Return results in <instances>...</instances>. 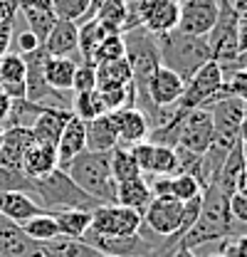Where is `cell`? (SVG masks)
Segmentation results:
<instances>
[{"label": "cell", "instance_id": "cell-1", "mask_svg": "<svg viewBox=\"0 0 247 257\" xmlns=\"http://www.w3.org/2000/svg\"><path fill=\"white\" fill-rule=\"evenodd\" d=\"M242 232H237V223L232 220L230 213V195L222 193L215 183H210L203 191V203H200V215L193 223L181 240L178 247L193 250L200 247L205 242H220L225 237H237Z\"/></svg>", "mask_w": 247, "mask_h": 257}, {"label": "cell", "instance_id": "cell-2", "mask_svg": "<svg viewBox=\"0 0 247 257\" xmlns=\"http://www.w3.org/2000/svg\"><path fill=\"white\" fill-rule=\"evenodd\" d=\"M156 45H158L161 64L173 69L183 82H188L203 64L213 60V50H210L205 35H188V32L173 30L158 35Z\"/></svg>", "mask_w": 247, "mask_h": 257}, {"label": "cell", "instance_id": "cell-3", "mask_svg": "<svg viewBox=\"0 0 247 257\" xmlns=\"http://www.w3.org/2000/svg\"><path fill=\"white\" fill-rule=\"evenodd\" d=\"M69 178L101 205L116 203V181L111 176V151H82L64 168Z\"/></svg>", "mask_w": 247, "mask_h": 257}, {"label": "cell", "instance_id": "cell-4", "mask_svg": "<svg viewBox=\"0 0 247 257\" xmlns=\"http://www.w3.org/2000/svg\"><path fill=\"white\" fill-rule=\"evenodd\" d=\"M32 198L50 213L55 210H94L101 205L96 198L87 191H82L67 171L55 168L52 173L42 178H32Z\"/></svg>", "mask_w": 247, "mask_h": 257}, {"label": "cell", "instance_id": "cell-5", "mask_svg": "<svg viewBox=\"0 0 247 257\" xmlns=\"http://www.w3.org/2000/svg\"><path fill=\"white\" fill-rule=\"evenodd\" d=\"M124 42H126V62L131 67V77H134V87H136V99L146 94V84L156 72V67L161 64L158 60V45H156V35L149 32L144 25L134 28V30L124 32Z\"/></svg>", "mask_w": 247, "mask_h": 257}, {"label": "cell", "instance_id": "cell-6", "mask_svg": "<svg viewBox=\"0 0 247 257\" xmlns=\"http://www.w3.org/2000/svg\"><path fill=\"white\" fill-rule=\"evenodd\" d=\"M205 37L215 62L225 64L240 57V13L232 0H217V20Z\"/></svg>", "mask_w": 247, "mask_h": 257}, {"label": "cell", "instance_id": "cell-7", "mask_svg": "<svg viewBox=\"0 0 247 257\" xmlns=\"http://www.w3.org/2000/svg\"><path fill=\"white\" fill-rule=\"evenodd\" d=\"M222 84H225V77H222V69L215 60H210L208 64H203L188 82H185V89L181 101L176 104L178 109H208L213 101H217L222 94Z\"/></svg>", "mask_w": 247, "mask_h": 257}, {"label": "cell", "instance_id": "cell-8", "mask_svg": "<svg viewBox=\"0 0 247 257\" xmlns=\"http://www.w3.org/2000/svg\"><path fill=\"white\" fill-rule=\"evenodd\" d=\"M210 116H213V131H215V141L213 146L220 151H230L232 144L240 139V128L245 121L247 114V104L242 99H235V96H220L217 101H213L208 106Z\"/></svg>", "mask_w": 247, "mask_h": 257}, {"label": "cell", "instance_id": "cell-9", "mask_svg": "<svg viewBox=\"0 0 247 257\" xmlns=\"http://www.w3.org/2000/svg\"><path fill=\"white\" fill-rule=\"evenodd\" d=\"M144 225V215L134 208H126L119 203H106L96 205L92 210V227L99 235H111V237H126L136 235Z\"/></svg>", "mask_w": 247, "mask_h": 257}, {"label": "cell", "instance_id": "cell-10", "mask_svg": "<svg viewBox=\"0 0 247 257\" xmlns=\"http://www.w3.org/2000/svg\"><path fill=\"white\" fill-rule=\"evenodd\" d=\"M215 141L213 131V116L208 109H190L185 111L181 134H178V149L190 151L195 156H203Z\"/></svg>", "mask_w": 247, "mask_h": 257}, {"label": "cell", "instance_id": "cell-11", "mask_svg": "<svg viewBox=\"0 0 247 257\" xmlns=\"http://www.w3.org/2000/svg\"><path fill=\"white\" fill-rule=\"evenodd\" d=\"M131 154H134V159H136L141 173L146 178H151V176H176L178 173V154L171 146L141 141V144L131 146Z\"/></svg>", "mask_w": 247, "mask_h": 257}, {"label": "cell", "instance_id": "cell-12", "mask_svg": "<svg viewBox=\"0 0 247 257\" xmlns=\"http://www.w3.org/2000/svg\"><path fill=\"white\" fill-rule=\"evenodd\" d=\"M139 20L149 32L166 35V32L178 30V18H181V5L178 0H139Z\"/></svg>", "mask_w": 247, "mask_h": 257}, {"label": "cell", "instance_id": "cell-13", "mask_svg": "<svg viewBox=\"0 0 247 257\" xmlns=\"http://www.w3.org/2000/svg\"><path fill=\"white\" fill-rule=\"evenodd\" d=\"M178 30L188 35H208L217 20V0H178Z\"/></svg>", "mask_w": 247, "mask_h": 257}, {"label": "cell", "instance_id": "cell-14", "mask_svg": "<svg viewBox=\"0 0 247 257\" xmlns=\"http://www.w3.org/2000/svg\"><path fill=\"white\" fill-rule=\"evenodd\" d=\"M111 121H114L116 134H119V146L131 149V146H136V144L149 139L151 124L144 116V111L136 109V106H126V109L111 111Z\"/></svg>", "mask_w": 247, "mask_h": 257}, {"label": "cell", "instance_id": "cell-15", "mask_svg": "<svg viewBox=\"0 0 247 257\" xmlns=\"http://www.w3.org/2000/svg\"><path fill=\"white\" fill-rule=\"evenodd\" d=\"M77 42H79V28H77V23L57 18V23L52 25L50 35L45 37L42 47H45V52L50 57H72L74 62L79 64L82 57L77 52Z\"/></svg>", "mask_w": 247, "mask_h": 257}, {"label": "cell", "instance_id": "cell-16", "mask_svg": "<svg viewBox=\"0 0 247 257\" xmlns=\"http://www.w3.org/2000/svg\"><path fill=\"white\" fill-rule=\"evenodd\" d=\"M82 151H87V121H82V119H77L72 114L67 126L62 128L60 141H57V159H60L62 171L72 163V159H77Z\"/></svg>", "mask_w": 247, "mask_h": 257}, {"label": "cell", "instance_id": "cell-17", "mask_svg": "<svg viewBox=\"0 0 247 257\" xmlns=\"http://www.w3.org/2000/svg\"><path fill=\"white\" fill-rule=\"evenodd\" d=\"M35 144V136H32V128H20V126H10L5 128L3 134V141H0V166H8V168H20L23 159Z\"/></svg>", "mask_w": 247, "mask_h": 257}, {"label": "cell", "instance_id": "cell-18", "mask_svg": "<svg viewBox=\"0 0 247 257\" xmlns=\"http://www.w3.org/2000/svg\"><path fill=\"white\" fill-rule=\"evenodd\" d=\"M247 168V146L242 141V136L232 144V149L227 151V156L222 161L220 171H217V178L213 181L217 188L227 195H232L237 188V178L242 176V171Z\"/></svg>", "mask_w": 247, "mask_h": 257}, {"label": "cell", "instance_id": "cell-19", "mask_svg": "<svg viewBox=\"0 0 247 257\" xmlns=\"http://www.w3.org/2000/svg\"><path fill=\"white\" fill-rule=\"evenodd\" d=\"M40 213H45V208L32 198L30 193H20V191L0 193V215L3 218L23 225L25 220H30V218L40 215Z\"/></svg>", "mask_w": 247, "mask_h": 257}, {"label": "cell", "instance_id": "cell-20", "mask_svg": "<svg viewBox=\"0 0 247 257\" xmlns=\"http://www.w3.org/2000/svg\"><path fill=\"white\" fill-rule=\"evenodd\" d=\"M40 242L25 235L23 225L13 223L0 215V255L3 257H30Z\"/></svg>", "mask_w": 247, "mask_h": 257}, {"label": "cell", "instance_id": "cell-21", "mask_svg": "<svg viewBox=\"0 0 247 257\" xmlns=\"http://www.w3.org/2000/svg\"><path fill=\"white\" fill-rule=\"evenodd\" d=\"M0 89L10 99L25 96V57L13 50L0 57Z\"/></svg>", "mask_w": 247, "mask_h": 257}, {"label": "cell", "instance_id": "cell-22", "mask_svg": "<svg viewBox=\"0 0 247 257\" xmlns=\"http://www.w3.org/2000/svg\"><path fill=\"white\" fill-rule=\"evenodd\" d=\"M20 168H23L25 176H30V178H42V176L52 173L55 168H60L57 146L35 141L30 149H28V154H25V159H23V166H20Z\"/></svg>", "mask_w": 247, "mask_h": 257}, {"label": "cell", "instance_id": "cell-23", "mask_svg": "<svg viewBox=\"0 0 247 257\" xmlns=\"http://www.w3.org/2000/svg\"><path fill=\"white\" fill-rule=\"evenodd\" d=\"M69 116H72V111H67V109H50V106H47V109L37 116V121L32 124L35 141L57 146V141H60V136H62V128L67 126Z\"/></svg>", "mask_w": 247, "mask_h": 257}, {"label": "cell", "instance_id": "cell-24", "mask_svg": "<svg viewBox=\"0 0 247 257\" xmlns=\"http://www.w3.org/2000/svg\"><path fill=\"white\" fill-rule=\"evenodd\" d=\"M151 200H154V191H151L146 176H139V178L116 183V203L119 205L134 208V210H139L144 215V210L149 208Z\"/></svg>", "mask_w": 247, "mask_h": 257}, {"label": "cell", "instance_id": "cell-25", "mask_svg": "<svg viewBox=\"0 0 247 257\" xmlns=\"http://www.w3.org/2000/svg\"><path fill=\"white\" fill-rule=\"evenodd\" d=\"M119 146V134L111 121V114H101L87 121V149L89 151H114Z\"/></svg>", "mask_w": 247, "mask_h": 257}, {"label": "cell", "instance_id": "cell-26", "mask_svg": "<svg viewBox=\"0 0 247 257\" xmlns=\"http://www.w3.org/2000/svg\"><path fill=\"white\" fill-rule=\"evenodd\" d=\"M74 72L77 62L72 57H50L45 60V79L52 89L60 92H72V82H74Z\"/></svg>", "mask_w": 247, "mask_h": 257}, {"label": "cell", "instance_id": "cell-27", "mask_svg": "<svg viewBox=\"0 0 247 257\" xmlns=\"http://www.w3.org/2000/svg\"><path fill=\"white\" fill-rule=\"evenodd\" d=\"M129 15V3L126 0H104L94 10V20L106 30V35H121Z\"/></svg>", "mask_w": 247, "mask_h": 257}, {"label": "cell", "instance_id": "cell-28", "mask_svg": "<svg viewBox=\"0 0 247 257\" xmlns=\"http://www.w3.org/2000/svg\"><path fill=\"white\" fill-rule=\"evenodd\" d=\"M42 247L50 257H109L79 237H64V235L50 240V242H42Z\"/></svg>", "mask_w": 247, "mask_h": 257}, {"label": "cell", "instance_id": "cell-29", "mask_svg": "<svg viewBox=\"0 0 247 257\" xmlns=\"http://www.w3.org/2000/svg\"><path fill=\"white\" fill-rule=\"evenodd\" d=\"M131 82H134V77H131V67L126 62V57L96 64V89L126 87V84H131Z\"/></svg>", "mask_w": 247, "mask_h": 257}, {"label": "cell", "instance_id": "cell-30", "mask_svg": "<svg viewBox=\"0 0 247 257\" xmlns=\"http://www.w3.org/2000/svg\"><path fill=\"white\" fill-rule=\"evenodd\" d=\"M47 106L37 104V101H30L28 96H20V99H13L10 104V114L5 119L3 126L10 128V126H20V128H32V124L37 121V116L45 111Z\"/></svg>", "mask_w": 247, "mask_h": 257}, {"label": "cell", "instance_id": "cell-31", "mask_svg": "<svg viewBox=\"0 0 247 257\" xmlns=\"http://www.w3.org/2000/svg\"><path fill=\"white\" fill-rule=\"evenodd\" d=\"M52 215L64 237H82L92 227V210H55Z\"/></svg>", "mask_w": 247, "mask_h": 257}, {"label": "cell", "instance_id": "cell-32", "mask_svg": "<svg viewBox=\"0 0 247 257\" xmlns=\"http://www.w3.org/2000/svg\"><path fill=\"white\" fill-rule=\"evenodd\" d=\"M77 28H79V42H77V52H79L82 62H92L96 47H99V45H101V40L106 37V30H104V28H101V25H99L94 18H92V20H84V23H79Z\"/></svg>", "mask_w": 247, "mask_h": 257}, {"label": "cell", "instance_id": "cell-33", "mask_svg": "<svg viewBox=\"0 0 247 257\" xmlns=\"http://www.w3.org/2000/svg\"><path fill=\"white\" fill-rule=\"evenodd\" d=\"M23 230H25L28 237H32V240L40 242V245H42V242H50V240H55V237H60L57 220H55V215H52L50 210L35 215L30 220H25V223H23Z\"/></svg>", "mask_w": 247, "mask_h": 257}, {"label": "cell", "instance_id": "cell-34", "mask_svg": "<svg viewBox=\"0 0 247 257\" xmlns=\"http://www.w3.org/2000/svg\"><path fill=\"white\" fill-rule=\"evenodd\" d=\"M111 176H114L116 183H124V181H131V178L144 176L141 168H139V163H136V159H134V154H131V149L116 146L111 151Z\"/></svg>", "mask_w": 247, "mask_h": 257}, {"label": "cell", "instance_id": "cell-35", "mask_svg": "<svg viewBox=\"0 0 247 257\" xmlns=\"http://www.w3.org/2000/svg\"><path fill=\"white\" fill-rule=\"evenodd\" d=\"M72 114L82 121H92L96 116L106 114L96 89L94 92H72Z\"/></svg>", "mask_w": 247, "mask_h": 257}, {"label": "cell", "instance_id": "cell-36", "mask_svg": "<svg viewBox=\"0 0 247 257\" xmlns=\"http://www.w3.org/2000/svg\"><path fill=\"white\" fill-rule=\"evenodd\" d=\"M203 191H205V188L200 186V181H198L195 176H190V173H176V176H171L168 195H173V198L181 200V203H188V200L203 195Z\"/></svg>", "mask_w": 247, "mask_h": 257}, {"label": "cell", "instance_id": "cell-37", "mask_svg": "<svg viewBox=\"0 0 247 257\" xmlns=\"http://www.w3.org/2000/svg\"><path fill=\"white\" fill-rule=\"evenodd\" d=\"M10 191L30 193L32 195V178L30 176H25L23 168H8V166H0V193H10Z\"/></svg>", "mask_w": 247, "mask_h": 257}, {"label": "cell", "instance_id": "cell-38", "mask_svg": "<svg viewBox=\"0 0 247 257\" xmlns=\"http://www.w3.org/2000/svg\"><path fill=\"white\" fill-rule=\"evenodd\" d=\"M23 15H25V20H28V30H30L40 42H45V37L50 35L52 25L57 23L55 10H25Z\"/></svg>", "mask_w": 247, "mask_h": 257}, {"label": "cell", "instance_id": "cell-39", "mask_svg": "<svg viewBox=\"0 0 247 257\" xmlns=\"http://www.w3.org/2000/svg\"><path fill=\"white\" fill-rule=\"evenodd\" d=\"M52 8H55V15L60 20H72V23H84L89 8H92V0H52Z\"/></svg>", "mask_w": 247, "mask_h": 257}, {"label": "cell", "instance_id": "cell-40", "mask_svg": "<svg viewBox=\"0 0 247 257\" xmlns=\"http://www.w3.org/2000/svg\"><path fill=\"white\" fill-rule=\"evenodd\" d=\"M126 55V42H124V32L121 35H106L101 40V45L96 47L94 52V64H101V62H109V60H119Z\"/></svg>", "mask_w": 247, "mask_h": 257}, {"label": "cell", "instance_id": "cell-41", "mask_svg": "<svg viewBox=\"0 0 247 257\" xmlns=\"http://www.w3.org/2000/svg\"><path fill=\"white\" fill-rule=\"evenodd\" d=\"M94 89H96V64L79 62L74 72L72 92H94Z\"/></svg>", "mask_w": 247, "mask_h": 257}, {"label": "cell", "instance_id": "cell-42", "mask_svg": "<svg viewBox=\"0 0 247 257\" xmlns=\"http://www.w3.org/2000/svg\"><path fill=\"white\" fill-rule=\"evenodd\" d=\"M222 94L235 96V99H242V101L247 104V72L245 69H237V72H232V74L225 77Z\"/></svg>", "mask_w": 247, "mask_h": 257}, {"label": "cell", "instance_id": "cell-43", "mask_svg": "<svg viewBox=\"0 0 247 257\" xmlns=\"http://www.w3.org/2000/svg\"><path fill=\"white\" fill-rule=\"evenodd\" d=\"M225 257H247V232L237 235V237H225L220 240V250Z\"/></svg>", "mask_w": 247, "mask_h": 257}, {"label": "cell", "instance_id": "cell-44", "mask_svg": "<svg viewBox=\"0 0 247 257\" xmlns=\"http://www.w3.org/2000/svg\"><path fill=\"white\" fill-rule=\"evenodd\" d=\"M230 213H232V220L235 223L247 227V195H242V193H237V191L230 195Z\"/></svg>", "mask_w": 247, "mask_h": 257}, {"label": "cell", "instance_id": "cell-45", "mask_svg": "<svg viewBox=\"0 0 247 257\" xmlns=\"http://www.w3.org/2000/svg\"><path fill=\"white\" fill-rule=\"evenodd\" d=\"M13 42H15V52L18 55H28V52H35L42 42L32 35L30 30H25V32H20L18 37H13Z\"/></svg>", "mask_w": 247, "mask_h": 257}, {"label": "cell", "instance_id": "cell-46", "mask_svg": "<svg viewBox=\"0 0 247 257\" xmlns=\"http://www.w3.org/2000/svg\"><path fill=\"white\" fill-rule=\"evenodd\" d=\"M13 35H15V18H8L0 23V57L10 52L13 47Z\"/></svg>", "mask_w": 247, "mask_h": 257}, {"label": "cell", "instance_id": "cell-47", "mask_svg": "<svg viewBox=\"0 0 247 257\" xmlns=\"http://www.w3.org/2000/svg\"><path fill=\"white\" fill-rule=\"evenodd\" d=\"M18 10L25 13V10H55V8L52 0H18Z\"/></svg>", "mask_w": 247, "mask_h": 257}, {"label": "cell", "instance_id": "cell-48", "mask_svg": "<svg viewBox=\"0 0 247 257\" xmlns=\"http://www.w3.org/2000/svg\"><path fill=\"white\" fill-rule=\"evenodd\" d=\"M18 15V0H0V23Z\"/></svg>", "mask_w": 247, "mask_h": 257}, {"label": "cell", "instance_id": "cell-49", "mask_svg": "<svg viewBox=\"0 0 247 257\" xmlns=\"http://www.w3.org/2000/svg\"><path fill=\"white\" fill-rule=\"evenodd\" d=\"M247 52V10L240 13V55Z\"/></svg>", "mask_w": 247, "mask_h": 257}, {"label": "cell", "instance_id": "cell-50", "mask_svg": "<svg viewBox=\"0 0 247 257\" xmlns=\"http://www.w3.org/2000/svg\"><path fill=\"white\" fill-rule=\"evenodd\" d=\"M10 104H13V99L0 89V124H5V119L10 114Z\"/></svg>", "mask_w": 247, "mask_h": 257}, {"label": "cell", "instance_id": "cell-51", "mask_svg": "<svg viewBox=\"0 0 247 257\" xmlns=\"http://www.w3.org/2000/svg\"><path fill=\"white\" fill-rule=\"evenodd\" d=\"M237 193H242V195H247V168L242 171V176L237 178V188H235Z\"/></svg>", "mask_w": 247, "mask_h": 257}, {"label": "cell", "instance_id": "cell-52", "mask_svg": "<svg viewBox=\"0 0 247 257\" xmlns=\"http://www.w3.org/2000/svg\"><path fill=\"white\" fill-rule=\"evenodd\" d=\"M171 257H195V252H193V250H185V247H178Z\"/></svg>", "mask_w": 247, "mask_h": 257}, {"label": "cell", "instance_id": "cell-53", "mask_svg": "<svg viewBox=\"0 0 247 257\" xmlns=\"http://www.w3.org/2000/svg\"><path fill=\"white\" fill-rule=\"evenodd\" d=\"M101 3H104V0H92V8H89V13H87V18H84V20H92V18H94V10H96Z\"/></svg>", "mask_w": 247, "mask_h": 257}, {"label": "cell", "instance_id": "cell-54", "mask_svg": "<svg viewBox=\"0 0 247 257\" xmlns=\"http://www.w3.org/2000/svg\"><path fill=\"white\" fill-rule=\"evenodd\" d=\"M232 5H235L237 13H245L247 10V0H232Z\"/></svg>", "mask_w": 247, "mask_h": 257}, {"label": "cell", "instance_id": "cell-55", "mask_svg": "<svg viewBox=\"0 0 247 257\" xmlns=\"http://www.w3.org/2000/svg\"><path fill=\"white\" fill-rule=\"evenodd\" d=\"M30 257H50V255L45 252V247H42V245H37V247L30 252Z\"/></svg>", "mask_w": 247, "mask_h": 257}, {"label": "cell", "instance_id": "cell-56", "mask_svg": "<svg viewBox=\"0 0 247 257\" xmlns=\"http://www.w3.org/2000/svg\"><path fill=\"white\" fill-rule=\"evenodd\" d=\"M3 134H5V126L0 124V141H3Z\"/></svg>", "mask_w": 247, "mask_h": 257}, {"label": "cell", "instance_id": "cell-57", "mask_svg": "<svg viewBox=\"0 0 247 257\" xmlns=\"http://www.w3.org/2000/svg\"><path fill=\"white\" fill-rule=\"evenodd\" d=\"M210 257H225V255H222V252H215V255H210Z\"/></svg>", "mask_w": 247, "mask_h": 257}, {"label": "cell", "instance_id": "cell-58", "mask_svg": "<svg viewBox=\"0 0 247 257\" xmlns=\"http://www.w3.org/2000/svg\"><path fill=\"white\" fill-rule=\"evenodd\" d=\"M242 55H245V72H247V52H242Z\"/></svg>", "mask_w": 247, "mask_h": 257}, {"label": "cell", "instance_id": "cell-59", "mask_svg": "<svg viewBox=\"0 0 247 257\" xmlns=\"http://www.w3.org/2000/svg\"><path fill=\"white\" fill-rule=\"evenodd\" d=\"M126 3H136V0H126Z\"/></svg>", "mask_w": 247, "mask_h": 257}, {"label": "cell", "instance_id": "cell-60", "mask_svg": "<svg viewBox=\"0 0 247 257\" xmlns=\"http://www.w3.org/2000/svg\"><path fill=\"white\" fill-rule=\"evenodd\" d=\"M0 257H3V255H0Z\"/></svg>", "mask_w": 247, "mask_h": 257}]
</instances>
